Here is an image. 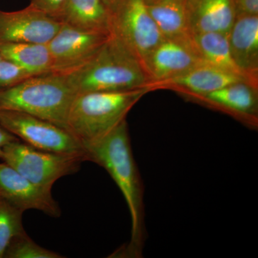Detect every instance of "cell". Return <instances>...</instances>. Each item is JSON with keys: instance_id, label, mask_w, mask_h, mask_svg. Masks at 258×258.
<instances>
[{"instance_id": "1", "label": "cell", "mask_w": 258, "mask_h": 258, "mask_svg": "<svg viewBox=\"0 0 258 258\" xmlns=\"http://www.w3.org/2000/svg\"><path fill=\"white\" fill-rule=\"evenodd\" d=\"M84 148L88 161L104 168L123 194L132 219V236L125 254L139 255L144 235L143 191L126 119L103 138Z\"/></svg>"}, {"instance_id": "2", "label": "cell", "mask_w": 258, "mask_h": 258, "mask_svg": "<svg viewBox=\"0 0 258 258\" xmlns=\"http://www.w3.org/2000/svg\"><path fill=\"white\" fill-rule=\"evenodd\" d=\"M62 75L76 95L138 89L153 83L138 57L112 33L89 60Z\"/></svg>"}, {"instance_id": "3", "label": "cell", "mask_w": 258, "mask_h": 258, "mask_svg": "<svg viewBox=\"0 0 258 258\" xmlns=\"http://www.w3.org/2000/svg\"><path fill=\"white\" fill-rule=\"evenodd\" d=\"M149 87L119 91H96L76 95L70 108L67 130L83 144L93 143L123 120Z\"/></svg>"}, {"instance_id": "4", "label": "cell", "mask_w": 258, "mask_h": 258, "mask_svg": "<svg viewBox=\"0 0 258 258\" xmlns=\"http://www.w3.org/2000/svg\"><path fill=\"white\" fill-rule=\"evenodd\" d=\"M76 93L64 75L32 76L0 91V111L22 112L67 129V118Z\"/></svg>"}, {"instance_id": "5", "label": "cell", "mask_w": 258, "mask_h": 258, "mask_svg": "<svg viewBox=\"0 0 258 258\" xmlns=\"http://www.w3.org/2000/svg\"><path fill=\"white\" fill-rule=\"evenodd\" d=\"M0 159L34 184L51 189L57 180L76 174L87 161L82 156L45 152L20 140L3 147Z\"/></svg>"}, {"instance_id": "6", "label": "cell", "mask_w": 258, "mask_h": 258, "mask_svg": "<svg viewBox=\"0 0 258 258\" xmlns=\"http://www.w3.org/2000/svg\"><path fill=\"white\" fill-rule=\"evenodd\" d=\"M0 125L30 147L45 152L82 156L88 161L83 144L67 129L33 115L0 111Z\"/></svg>"}, {"instance_id": "7", "label": "cell", "mask_w": 258, "mask_h": 258, "mask_svg": "<svg viewBox=\"0 0 258 258\" xmlns=\"http://www.w3.org/2000/svg\"><path fill=\"white\" fill-rule=\"evenodd\" d=\"M111 33L118 37L145 67L152 51L164 37L144 0H118L111 12ZM146 69V68H145Z\"/></svg>"}, {"instance_id": "8", "label": "cell", "mask_w": 258, "mask_h": 258, "mask_svg": "<svg viewBox=\"0 0 258 258\" xmlns=\"http://www.w3.org/2000/svg\"><path fill=\"white\" fill-rule=\"evenodd\" d=\"M111 34L87 31L63 24L47 44L52 73L66 74L78 69L96 53Z\"/></svg>"}, {"instance_id": "9", "label": "cell", "mask_w": 258, "mask_h": 258, "mask_svg": "<svg viewBox=\"0 0 258 258\" xmlns=\"http://www.w3.org/2000/svg\"><path fill=\"white\" fill-rule=\"evenodd\" d=\"M63 23L29 6L15 12L0 11V44H47Z\"/></svg>"}, {"instance_id": "10", "label": "cell", "mask_w": 258, "mask_h": 258, "mask_svg": "<svg viewBox=\"0 0 258 258\" xmlns=\"http://www.w3.org/2000/svg\"><path fill=\"white\" fill-rule=\"evenodd\" d=\"M208 63L191 36L164 38L152 51L145 68L153 83H161Z\"/></svg>"}, {"instance_id": "11", "label": "cell", "mask_w": 258, "mask_h": 258, "mask_svg": "<svg viewBox=\"0 0 258 258\" xmlns=\"http://www.w3.org/2000/svg\"><path fill=\"white\" fill-rule=\"evenodd\" d=\"M0 198L23 212L39 210L55 218L62 212L52 189L34 184L5 162L0 164Z\"/></svg>"}, {"instance_id": "12", "label": "cell", "mask_w": 258, "mask_h": 258, "mask_svg": "<svg viewBox=\"0 0 258 258\" xmlns=\"http://www.w3.org/2000/svg\"><path fill=\"white\" fill-rule=\"evenodd\" d=\"M231 55L249 82L257 86L258 15H237L228 35Z\"/></svg>"}, {"instance_id": "13", "label": "cell", "mask_w": 258, "mask_h": 258, "mask_svg": "<svg viewBox=\"0 0 258 258\" xmlns=\"http://www.w3.org/2000/svg\"><path fill=\"white\" fill-rule=\"evenodd\" d=\"M188 8L191 34L228 35L237 18L235 0H188Z\"/></svg>"}, {"instance_id": "14", "label": "cell", "mask_w": 258, "mask_h": 258, "mask_svg": "<svg viewBox=\"0 0 258 258\" xmlns=\"http://www.w3.org/2000/svg\"><path fill=\"white\" fill-rule=\"evenodd\" d=\"M241 81L249 83L247 79L238 75L212 64L205 63L161 83L182 88L202 97L232 83Z\"/></svg>"}, {"instance_id": "15", "label": "cell", "mask_w": 258, "mask_h": 258, "mask_svg": "<svg viewBox=\"0 0 258 258\" xmlns=\"http://www.w3.org/2000/svg\"><path fill=\"white\" fill-rule=\"evenodd\" d=\"M58 19L81 30L111 33V12L100 0H66Z\"/></svg>"}, {"instance_id": "16", "label": "cell", "mask_w": 258, "mask_h": 258, "mask_svg": "<svg viewBox=\"0 0 258 258\" xmlns=\"http://www.w3.org/2000/svg\"><path fill=\"white\" fill-rule=\"evenodd\" d=\"M146 5L164 38L191 36L188 0H156Z\"/></svg>"}, {"instance_id": "17", "label": "cell", "mask_w": 258, "mask_h": 258, "mask_svg": "<svg viewBox=\"0 0 258 258\" xmlns=\"http://www.w3.org/2000/svg\"><path fill=\"white\" fill-rule=\"evenodd\" d=\"M0 54L30 76L52 73V57L46 44L2 43Z\"/></svg>"}, {"instance_id": "18", "label": "cell", "mask_w": 258, "mask_h": 258, "mask_svg": "<svg viewBox=\"0 0 258 258\" xmlns=\"http://www.w3.org/2000/svg\"><path fill=\"white\" fill-rule=\"evenodd\" d=\"M205 101L244 116H254L257 112V86L241 81L202 96Z\"/></svg>"}, {"instance_id": "19", "label": "cell", "mask_w": 258, "mask_h": 258, "mask_svg": "<svg viewBox=\"0 0 258 258\" xmlns=\"http://www.w3.org/2000/svg\"><path fill=\"white\" fill-rule=\"evenodd\" d=\"M191 38L199 53L208 63L247 79L231 55L228 35L219 32H200L191 34Z\"/></svg>"}, {"instance_id": "20", "label": "cell", "mask_w": 258, "mask_h": 258, "mask_svg": "<svg viewBox=\"0 0 258 258\" xmlns=\"http://www.w3.org/2000/svg\"><path fill=\"white\" fill-rule=\"evenodd\" d=\"M23 210L0 198V258L12 240L25 232L23 224Z\"/></svg>"}, {"instance_id": "21", "label": "cell", "mask_w": 258, "mask_h": 258, "mask_svg": "<svg viewBox=\"0 0 258 258\" xmlns=\"http://www.w3.org/2000/svg\"><path fill=\"white\" fill-rule=\"evenodd\" d=\"M61 254L35 243L26 232L17 235L10 242L4 258H61Z\"/></svg>"}, {"instance_id": "22", "label": "cell", "mask_w": 258, "mask_h": 258, "mask_svg": "<svg viewBox=\"0 0 258 258\" xmlns=\"http://www.w3.org/2000/svg\"><path fill=\"white\" fill-rule=\"evenodd\" d=\"M30 77L32 76L16 64L6 60L0 62V91L8 89Z\"/></svg>"}, {"instance_id": "23", "label": "cell", "mask_w": 258, "mask_h": 258, "mask_svg": "<svg viewBox=\"0 0 258 258\" xmlns=\"http://www.w3.org/2000/svg\"><path fill=\"white\" fill-rule=\"evenodd\" d=\"M66 0H31L30 6L45 14L58 18Z\"/></svg>"}, {"instance_id": "24", "label": "cell", "mask_w": 258, "mask_h": 258, "mask_svg": "<svg viewBox=\"0 0 258 258\" xmlns=\"http://www.w3.org/2000/svg\"><path fill=\"white\" fill-rule=\"evenodd\" d=\"M237 15H258V0H235Z\"/></svg>"}, {"instance_id": "25", "label": "cell", "mask_w": 258, "mask_h": 258, "mask_svg": "<svg viewBox=\"0 0 258 258\" xmlns=\"http://www.w3.org/2000/svg\"><path fill=\"white\" fill-rule=\"evenodd\" d=\"M20 139L0 125V152L5 146Z\"/></svg>"}, {"instance_id": "26", "label": "cell", "mask_w": 258, "mask_h": 258, "mask_svg": "<svg viewBox=\"0 0 258 258\" xmlns=\"http://www.w3.org/2000/svg\"><path fill=\"white\" fill-rule=\"evenodd\" d=\"M105 6L111 12V10L114 8L115 5L118 3V0H100Z\"/></svg>"}, {"instance_id": "27", "label": "cell", "mask_w": 258, "mask_h": 258, "mask_svg": "<svg viewBox=\"0 0 258 258\" xmlns=\"http://www.w3.org/2000/svg\"><path fill=\"white\" fill-rule=\"evenodd\" d=\"M145 2V3H152V2L156 1V0H144Z\"/></svg>"}, {"instance_id": "28", "label": "cell", "mask_w": 258, "mask_h": 258, "mask_svg": "<svg viewBox=\"0 0 258 258\" xmlns=\"http://www.w3.org/2000/svg\"><path fill=\"white\" fill-rule=\"evenodd\" d=\"M3 60H4V59H3V56H2L1 54H0V62H1V61Z\"/></svg>"}]
</instances>
